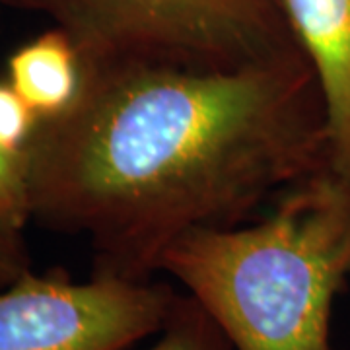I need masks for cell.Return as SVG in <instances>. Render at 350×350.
<instances>
[{"label": "cell", "instance_id": "6da1fadb", "mask_svg": "<svg viewBox=\"0 0 350 350\" xmlns=\"http://www.w3.org/2000/svg\"><path fill=\"white\" fill-rule=\"evenodd\" d=\"M75 105L25 146L31 216L84 232L94 273L150 282L199 228L241 224L329 165L308 57L241 70L86 63Z\"/></svg>", "mask_w": 350, "mask_h": 350}, {"label": "cell", "instance_id": "7a4b0ae2", "mask_svg": "<svg viewBox=\"0 0 350 350\" xmlns=\"http://www.w3.org/2000/svg\"><path fill=\"white\" fill-rule=\"evenodd\" d=\"M160 271L236 350H333V304L350 276V181L327 165L290 185L257 224L185 234Z\"/></svg>", "mask_w": 350, "mask_h": 350}, {"label": "cell", "instance_id": "3957f363", "mask_svg": "<svg viewBox=\"0 0 350 350\" xmlns=\"http://www.w3.org/2000/svg\"><path fill=\"white\" fill-rule=\"evenodd\" d=\"M49 16L86 63L241 70L306 57L282 0H2Z\"/></svg>", "mask_w": 350, "mask_h": 350}, {"label": "cell", "instance_id": "277c9868", "mask_svg": "<svg viewBox=\"0 0 350 350\" xmlns=\"http://www.w3.org/2000/svg\"><path fill=\"white\" fill-rule=\"evenodd\" d=\"M175 296L165 282L25 271L0 290V350H126L160 333Z\"/></svg>", "mask_w": 350, "mask_h": 350}, {"label": "cell", "instance_id": "5b68a950", "mask_svg": "<svg viewBox=\"0 0 350 350\" xmlns=\"http://www.w3.org/2000/svg\"><path fill=\"white\" fill-rule=\"evenodd\" d=\"M323 98L329 167L350 181V0H282Z\"/></svg>", "mask_w": 350, "mask_h": 350}, {"label": "cell", "instance_id": "8992f818", "mask_svg": "<svg viewBox=\"0 0 350 350\" xmlns=\"http://www.w3.org/2000/svg\"><path fill=\"white\" fill-rule=\"evenodd\" d=\"M84 75L82 53L57 25L14 51L8 61L10 86L39 121L59 117L75 105L84 86Z\"/></svg>", "mask_w": 350, "mask_h": 350}, {"label": "cell", "instance_id": "52a82bcc", "mask_svg": "<svg viewBox=\"0 0 350 350\" xmlns=\"http://www.w3.org/2000/svg\"><path fill=\"white\" fill-rule=\"evenodd\" d=\"M158 335L148 350H236L211 313L191 294L177 292Z\"/></svg>", "mask_w": 350, "mask_h": 350}, {"label": "cell", "instance_id": "ba28073f", "mask_svg": "<svg viewBox=\"0 0 350 350\" xmlns=\"http://www.w3.org/2000/svg\"><path fill=\"white\" fill-rule=\"evenodd\" d=\"M29 216L31 197L25 150L0 146V230L20 232Z\"/></svg>", "mask_w": 350, "mask_h": 350}, {"label": "cell", "instance_id": "9c48e42d", "mask_svg": "<svg viewBox=\"0 0 350 350\" xmlns=\"http://www.w3.org/2000/svg\"><path fill=\"white\" fill-rule=\"evenodd\" d=\"M39 125V117L18 92L0 82V146L8 150H25Z\"/></svg>", "mask_w": 350, "mask_h": 350}, {"label": "cell", "instance_id": "30bf717a", "mask_svg": "<svg viewBox=\"0 0 350 350\" xmlns=\"http://www.w3.org/2000/svg\"><path fill=\"white\" fill-rule=\"evenodd\" d=\"M29 271V257L25 253L20 232L0 230V290L10 286Z\"/></svg>", "mask_w": 350, "mask_h": 350}]
</instances>
